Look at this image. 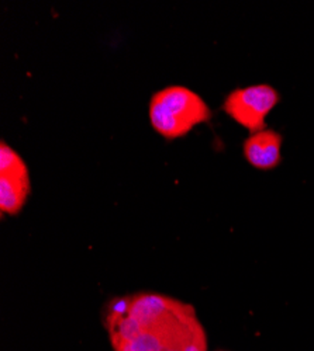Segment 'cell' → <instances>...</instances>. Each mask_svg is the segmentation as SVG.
<instances>
[{
	"instance_id": "cell-1",
	"label": "cell",
	"mask_w": 314,
	"mask_h": 351,
	"mask_svg": "<svg viewBox=\"0 0 314 351\" xmlns=\"http://www.w3.org/2000/svg\"><path fill=\"white\" fill-rule=\"evenodd\" d=\"M150 123L168 141L188 135L196 125L212 120L206 100L183 84H169L153 93L148 106Z\"/></svg>"
},
{
	"instance_id": "cell-2",
	"label": "cell",
	"mask_w": 314,
	"mask_h": 351,
	"mask_svg": "<svg viewBox=\"0 0 314 351\" xmlns=\"http://www.w3.org/2000/svg\"><path fill=\"white\" fill-rule=\"evenodd\" d=\"M280 101V95L268 83L251 84L232 90L223 101V111L249 134L267 127V117Z\"/></svg>"
},
{
	"instance_id": "cell-3",
	"label": "cell",
	"mask_w": 314,
	"mask_h": 351,
	"mask_svg": "<svg viewBox=\"0 0 314 351\" xmlns=\"http://www.w3.org/2000/svg\"><path fill=\"white\" fill-rule=\"evenodd\" d=\"M32 193V179L21 155L5 141L0 142V213L17 215Z\"/></svg>"
},
{
	"instance_id": "cell-4",
	"label": "cell",
	"mask_w": 314,
	"mask_h": 351,
	"mask_svg": "<svg viewBox=\"0 0 314 351\" xmlns=\"http://www.w3.org/2000/svg\"><path fill=\"white\" fill-rule=\"evenodd\" d=\"M282 135L272 130L249 134L243 143L245 160L258 170H272L282 162Z\"/></svg>"
},
{
	"instance_id": "cell-5",
	"label": "cell",
	"mask_w": 314,
	"mask_h": 351,
	"mask_svg": "<svg viewBox=\"0 0 314 351\" xmlns=\"http://www.w3.org/2000/svg\"><path fill=\"white\" fill-rule=\"evenodd\" d=\"M183 351H208V339L203 326H201L193 333V336L185 344Z\"/></svg>"
}]
</instances>
